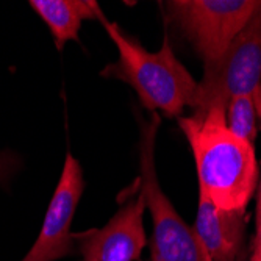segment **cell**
Masks as SVG:
<instances>
[{
    "instance_id": "1",
    "label": "cell",
    "mask_w": 261,
    "mask_h": 261,
    "mask_svg": "<svg viewBox=\"0 0 261 261\" xmlns=\"http://www.w3.org/2000/svg\"><path fill=\"white\" fill-rule=\"evenodd\" d=\"M178 122L194 155L199 194L222 210H246L258 181L253 144L227 128L224 107Z\"/></svg>"
},
{
    "instance_id": "2",
    "label": "cell",
    "mask_w": 261,
    "mask_h": 261,
    "mask_svg": "<svg viewBox=\"0 0 261 261\" xmlns=\"http://www.w3.org/2000/svg\"><path fill=\"white\" fill-rule=\"evenodd\" d=\"M117 47V61L108 64L102 75L128 83L138 94L141 105L149 111H161L178 117L185 107L194 105L197 82L174 55L168 36L158 52H147L139 41L132 39L103 11L97 17Z\"/></svg>"
},
{
    "instance_id": "3",
    "label": "cell",
    "mask_w": 261,
    "mask_h": 261,
    "mask_svg": "<svg viewBox=\"0 0 261 261\" xmlns=\"http://www.w3.org/2000/svg\"><path fill=\"white\" fill-rule=\"evenodd\" d=\"M139 122V180L141 196L152 216L150 261H210L193 227H189L163 193L155 169V139L161 117L152 113L149 121Z\"/></svg>"
},
{
    "instance_id": "4",
    "label": "cell",
    "mask_w": 261,
    "mask_h": 261,
    "mask_svg": "<svg viewBox=\"0 0 261 261\" xmlns=\"http://www.w3.org/2000/svg\"><path fill=\"white\" fill-rule=\"evenodd\" d=\"M259 82L261 5L221 58L205 64L203 79L197 83L193 116H203L213 107L227 108L230 99L236 96H255Z\"/></svg>"
},
{
    "instance_id": "5",
    "label": "cell",
    "mask_w": 261,
    "mask_h": 261,
    "mask_svg": "<svg viewBox=\"0 0 261 261\" xmlns=\"http://www.w3.org/2000/svg\"><path fill=\"white\" fill-rule=\"evenodd\" d=\"M166 10L205 64L215 63L227 50L258 10V0H175Z\"/></svg>"
},
{
    "instance_id": "6",
    "label": "cell",
    "mask_w": 261,
    "mask_h": 261,
    "mask_svg": "<svg viewBox=\"0 0 261 261\" xmlns=\"http://www.w3.org/2000/svg\"><path fill=\"white\" fill-rule=\"evenodd\" d=\"M83 188L85 180L82 166L79 160L67 153L60 181L47 206L41 231L29 253L20 261H57L74 252L75 240L74 233H70V224Z\"/></svg>"
},
{
    "instance_id": "7",
    "label": "cell",
    "mask_w": 261,
    "mask_h": 261,
    "mask_svg": "<svg viewBox=\"0 0 261 261\" xmlns=\"http://www.w3.org/2000/svg\"><path fill=\"white\" fill-rule=\"evenodd\" d=\"M146 200L138 193L102 227L74 233L82 261H135L146 246Z\"/></svg>"
},
{
    "instance_id": "8",
    "label": "cell",
    "mask_w": 261,
    "mask_h": 261,
    "mask_svg": "<svg viewBox=\"0 0 261 261\" xmlns=\"http://www.w3.org/2000/svg\"><path fill=\"white\" fill-rule=\"evenodd\" d=\"M246 210H222L199 194L193 230L210 261H236L243 246Z\"/></svg>"
},
{
    "instance_id": "9",
    "label": "cell",
    "mask_w": 261,
    "mask_h": 261,
    "mask_svg": "<svg viewBox=\"0 0 261 261\" xmlns=\"http://www.w3.org/2000/svg\"><path fill=\"white\" fill-rule=\"evenodd\" d=\"M30 7L50 29L57 49L69 41H77L82 22L97 19L102 13L94 0H30Z\"/></svg>"
},
{
    "instance_id": "10",
    "label": "cell",
    "mask_w": 261,
    "mask_h": 261,
    "mask_svg": "<svg viewBox=\"0 0 261 261\" xmlns=\"http://www.w3.org/2000/svg\"><path fill=\"white\" fill-rule=\"evenodd\" d=\"M256 103L255 96H236L231 97L225 108L227 128L238 138L253 144L256 138Z\"/></svg>"
},
{
    "instance_id": "11",
    "label": "cell",
    "mask_w": 261,
    "mask_h": 261,
    "mask_svg": "<svg viewBox=\"0 0 261 261\" xmlns=\"http://www.w3.org/2000/svg\"><path fill=\"white\" fill-rule=\"evenodd\" d=\"M16 169H17L16 156L8 152L0 153V183H5L7 180H10V177Z\"/></svg>"
},
{
    "instance_id": "12",
    "label": "cell",
    "mask_w": 261,
    "mask_h": 261,
    "mask_svg": "<svg viewBox=\"0 0 261 261\" xmlns=\"http://www.w3.org/2000/svg\"><path fill=\"white\" fill-rule=\"evenodd\" d=\"M249 261H261V215H256V231H255L252 255Z\"/></svg>"
},
{
    "instance_id": "13",
    "label": "cell",
    "mask_w": 261,
    "mask_h": 261,
    "mask_svg": "<svg viewBox=\"0 0 261 261\" xmlns=\"http://www.w3.org/2000/svg\"><path fill=\"white\" fill-rule=\"evenodd\" d=\"M255 103H256V113L261 117V82H259V86H258L256 94H255Z\"/></svg>"
},
{
    "instance_id": "14",
    "label": "cell",
    "mask_w": 261,
    "mask_h": 261,
    "mask_svg": "<svg viewBox=\"0 0 261 261\" xmlns=\"http://www.w3.org/2000/svg\"><path fill=\"white\" fill-rule=\"evenodd\" d=\"M256 215H261V178H259L258 194H256Z\"/></svg>"
}]
</instances>
